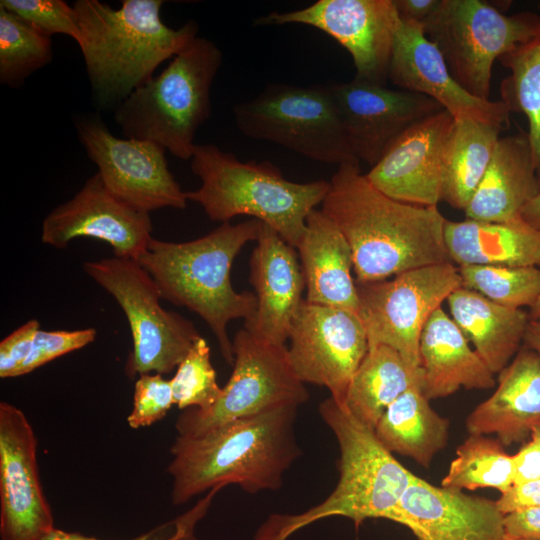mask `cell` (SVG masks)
Returning <instances> with one entry per match:
<instances>
[{
	"label": "cell",
	"mask_w": 540,
	"mask_h": 540,
	"mask_svg": "<svg viewBox=\"0 0 540 540\" xmlns=\"http://www.w3.org/2000/svg\"><path fill=\"white\" fill-rule=\"evenodd\" d=\"M0 6L49 36L64 34L80 41L76 11L63 0H1Z\"/></svg>",
	"instance_id": "cell-37"
},
{
	"label": "cell",
	"mask_w": 540,
	"mask_h": 540,
	"mask_svg": "<svg viewBox=\"0 0 540 540\" xmlns=\"http://www.w3.org/2000/svg\"><path fill=\"white\" fill-rule=\"evenodd\" d=\"M539 187L527 133L500 137L489 165L464 209L466 219L500 223L518 218Z\"/></svg>",
	"instance_id": "cell-26"
},
{
	"label": "cell",
	"mask_w": 540,
	"mask_h": 540,
	"mask_svg": "<svg viewBox=\"0 0 540 540\" xmlns=\"http://www.w3.org/2000/svg\"><path fill=\"white\" fill-rule=\"evenodd\" d=\"M39 330V322L31 319L18 327L0 342V377L19 376Z\"/></svg>",
	"instance_id": "cell-41"
},
{
	"label": "cell",
	"mask_w": 540,
	"mask_h": 540,
	"mask_svg": "<svg viewBox=\"0 0 540 540\" xmlns=\"http://www.w3.org/2000/svg\"><path fill=\"white\" fill-rule=\"evenodd\" d=\"M452 319L493 374L502 371L524 341L529 314L460 287L447 298Z\"/></svg>",
	"instance_id": "cell-28"
},
{
	"label": "cell",
	"mask_w": 540,
	"mask_h": 540,
	"mask_svg": "<svg viewBox=\"0 0 540 540\" xmlns=\"http://www.w3.org/2000/svg\"><path fill=\"white\" fill-rule=\"evenodd\" d=\"M418 383L422 385L421 370L410 368L396 350L386 345L369 347L342 407L374 429L388 406Z\"/></svg>",
	"instance_id": "cell-30"
},
{
	"label": "cell",
	"mask_w": 540,
	"mask_h": 540,
	"mask_svg": "<svg viewBox=\"0 0 540 540\" xmlns=\"http://www.w3.org/2000/svg\"><path fill=\"white\" fill-rule=\"evenodd\" d=\"M224 487L211 489L193 506L176 518L158 525L141 535L128 540H201L196 534L198 523L208 513L216 494ZM42 540H103L80 533L55 528Z\"/></svg>",
	"instance_id": "cell-38"
},
{
	"label": "cell",
	"mask_w": 540,
	"mask_h": 540,
	"mask_svg": "<svg viewBox=\"0 0 540 540\" xmlns=\"http://www.w3.org/2000/svg\"><path fill=\"white\" fill-rule=\"evenodd\" d=\"M540 422V354L523 345L499 372L495 392L468 416L473 435L496 434L503 446L524 441Z\"/></svg>",
	"instance_id": "cell-23"
},
{
	"label": "cell",
	"mask_w": 540,
	"mask_h": 540,
	"mask_svg": "<svg viewBox=\"0 0 540 540\" xmlns=\"http://www.w3.org/2000/svg\"><path fill=\"white\" fill-rule=\"evenodd\" d=\"M191 170L199 177L197 190L186 192L212 221L229 222L247 215L271 227L297 249L306 220L325 199L330 182L299 183L286 179L270 161H241L214 144H196Z\"/></svg>",
	"instance_id": "cell-6"
},
{
	"label": "cell",
	"mask_w": 540,
	"mask_h": 540,
	"mask_svg": "<svg viewBox=\"0 0 540 540\" xmlns=\"http://www.w3.org/2000/svg\"><path fill=\"white\" fill-rule=\"evenodd\" d=\"M502 128L454 118L443 158L442 200L464 210L492 158Z\"/></svg>",
	"instance_id": "cell-31"
},
{
	"label": "cell",
	"mask_w": 540,
	"mask_h": 540,
	"mask_svg": "<svg viewBox=\"0 0 540 540\" xmlns=\"http://www.w3.org/2000/svg\"><path fill=\"white\" fill-rule=\"evenodd\" d=\"M318 410L338 442V483L324 501L302 513L270 515L253 540H287L305 526L331 516L349 518L356 527L366 519L391 520L416 478L380 442L373 428L354 418L333 398L322 401Z\"/></svg>",
	"instance_id": "cell-5"
},
{
	"label": "cell",
	"mask_w": 540,
	"mask_h": 540,
	"mask_svg": "<svg viewBox=\"0 0 540 540\" xmlns=\"http://www.w3.org/2000/svg\"><path fill=\"white\" fill-rule=\"evenodd\" d=\"M402 22L424 27L437 12L441 0H393Z\"/></svg>",
	"instance_id": "cell-45"
},
{
	"label": "cell",
	"mask_w": 540,
	"mask_h": 540,
	"mask_svg": "<svg viewBox=\"0 0 540 540\" xmlns=\"http://www.w3.org/2000/svg\"><path fill=\"white\" fill-rule=\"evenodd\" d=\"M285 24L323 31L349 52L356 78L386 85L400 24L393 0H318L302 9L254 19L256 26Z\"/></svg>",
	"instance_id": "cell-15"
},
{
	"label": "cell",
	"mask_w": 540,
	"mask_h": 540,
	"mask_svg": "<svg viewBox=\"0 0 540 540\" xmlns=\"http://www.w3.org/2000/svg\"><path fill=\"white\" fill-rule=\"evenodd\" d=\"M415 384L401 394L385 410L374 431L391 452L410 457L428 467L442 450L449 436V420L435 412Z\"/></svg>",
	"instance_id": "cell-29"
},
{
	"label": "cell",
	"mask_w": 540,
	"mask_h": 540,
	"mask_svg": "<svg viewBox=\"0 0 540 540\" xmlns=\"http://www.w3.org/2000/svg\"><path fill=\"white\" fill-rule=\"evenodd\" d=\"M514 476L513 455L505 452L499 440L470 434L458 447L441 486L459 490L493 488L503 494L513 487Z\"/></svg>",
	"instance_id": "cell-33"
},
{
	"label": "cell",
	"mask_w": 540,
	"mask_h": 540,
	"mask_svg": "<svg viewBox=\"0 0 540 540\" xmlns=\"http://www.w3.org/2000/svg\"><path fill=\"white\" fill-rule=\"evenodd\" d=\"M173 404L170 380L156 373L140 375L135 382L127 423L133 429L150 426L164 418Z\"/></svg>",
	"instance_id": "cell-39"
},
{
	"label": "cell",
	"mask_w": 540,
	"mask_h": 540,
	"mask_svg": "<svg viewBox=\"0 0 540 540\" xmlns=\"http://www.w3.org/2000/svg\"><path fill=\"white\" fill-rule=\"evenodd\" d=\"M262 222L221 223L205 236L187 242L152 238L136 260L153 278L161 299L198 314L215 335L225 361L234 354L227 325L250 320L257 309L252 292H237L231 283L232 264L247 243L256 241Z\"/></svg>",
	"instance_id": "cell-4"
},
{
	"label": "cell",
	"mask_w": 540,
	"mask_h": 540,
	"mask_svg": "<svg viewBox=\"0 0 540 540\" xmlns=\"http://www.w3.org/2000/svg\"><path fill=\"white\" fill-rule=\"evenodd\" d=\"M249 265L257 309L250 320L244 321V329L266 342L285 345L305 288L297 252L262 223Z\"/></svg>",
	"instance_id": "cell-22"
},
{
	"label": "cell",
	"mask_w": 540,
	"mask_h": 540,
	"mask_svg": "<svg viewBox=\"0 0 540 540\" xmlns=\"http://www.w3.org/2000/svg\"><path fill=\"white\" fill-rule=\"evenodd\" d=\"M388 80L399 89L431 98L454 118L492 124L502 129L510 124V112L501 100L474 97L460 86L441 52L418 25L400 20Z\"/></svg>",
	"instance_id": "cell-19"
},
{
	"label": "cell",
	"mask_w": 540,
	"mask_h": 540,
	"mask_svg": "<svg viewBox=\"0 0 540 540\" xmlns=\"http://www.w3.org/2000/svg\"><path fill=\"white\" fill-rule=\"evenodd\" d=\"M462 287L497 304L530 308L540 297V269L535 266L461 265Z\"/></svg>",
	"instance_id": "cell-35"
},
{
	"label": "cell",
	"mask_w": 540,
	"mask_h": 540,
	"mask_svg": "<svg viewBox=\"0 0 540 540\" xmlns=\"http://www.w3.org/2000/svg\"><path fill=\"white\" fill-rule=\"evenodd\" d=\"M417 540H507L496 501L435 486L416 476L391 520Z\"/></svg>",
	"instance_id": "cell-21"
},
{
	"label": "cell",
	"mask_w": 540,
	"mask_h": 540,
	"mask_svg": "<svg viewBox=\"0 0 540 540\" xmlns=\"http://www.w3.org/2000/svg\"><path fill=\"white\" fill-rule=\"evenodd\" d=\"M419 358L421 388L428 400L449 396L461 387L489 389L495 385L494 374L441 307L423 327Z\"/></svg>",
	"instance_id": "cell-24"
},
{
	"label": "cell",
	"mask_w": 540,
	"mask_h": 540,
	"mask_svg": "<svg viewBox=\"0 0 540 540\" xmlns=\"http://www.w3.org/2000/svg\"><path fill=\"white\" fill-rule=\"evenodd\" d=\"M152 229L148 212L114 195L95 173L45 217L41 240L61 249L75 238H95L108 243L115 257L137 260L152 239Z\"/></svg>",
	"instance_id": "cell-18"
},
{
	"label": "cell",
	"mask_w": 540,
	"mask_h": 540,
	"mask_svg": "<svg viewBox=\"0 0 540 540\" xmlns=\"http://www.w3.org/2000/svg\"><path fill=\"white\" fill-rule=\"evenodd\" d=\"M359 317L369 347L396 350L413 370H420V335L432 313L456 289L461 277L452 262L411 269L391 279L358 283Z\"/></svg>",
	"instance_id": "cell-12"
},
{
	"label": "cell",
	"mask_w": 540,
	"mask_h": 540,
	"mask_svg": "<svg viewBox=\"0 0 540 540\" xmlns=\"http://www.w3.org/2000/svg\"><path fill=\"white\" fill-rule=\"evenodd\" d=\"M174 404L179 409L206 410L216 403L222 388L210 359V347L201 336L179 363L170 379Z\"/></svg>",
	"instance_id": "cell-36"
},
{
	"label": "cell",
	"mask_w": 540,
	"mask_h": 540,
	"mask_svg": "<svg viewBox=\"0 0 540 540\" xmlns=\"http://www.w3.org/2000/svg\"><path fill=\"white\" fill-rule=\"evenodd\" d=\"M52 58L51 36L0 6V83L20 88Z\"/></svg>",
	"instance_id": "cell-34"
},
{
	"label": "cell",
	"mask_w": 540,
	"mask_h": 540,
	"mask_svg": "<svg viewBox=\"0 0 540 540\" xmlns=\"http://www.w3.org/2000/svg\"><path fill=\"white\" fill-rule=\"evenodd\" d=\"M55 529L37 462V439L24 412L0 403V537L42 540Z\"/></svg>",
	"instance_id": "cell-16"
},
{
	"label": "cell",
	"mask_w": 540,
	"mask_h": 540,
	"mask_svg": "<svg viewBox=\"0 0 540 540\" xmlns=\"http://www.w3.org/2000/svg\"><path fill=\"white\" fill-rule=\"evenodd\" d=\"M529 317L531 320H540V297L530 308Z\"/></svg>",
	"instance_id": "cell-48"
},
{
	"label": "cell",
	"mask_w": 540,
	"mask_h": 540,
	"mask_svg": "<svg viewBox=\"0 0 540 540\" xmlns=\"http://www.w3.org/2000/svg\"><path fill=\"white\" fill-rule=\"evenodd\" d=\"M514 485L540 479V422L532 427L530 440L513 455Z\"/></svg>",
	"instance_id": "cell-42"
},
{
	"label": "cell",
	"mask_w": 540,
	"mask_h": 540,
	"mask_svg": "<svg viewBox=\"0 0 540 540\" xmlns=\"http://www.w3.org/2000/svg\"><path fill=\"white\" fill-rule=\"evenodd\" d=\"M454 117L445 109L405 131L366 173L386 196L408 204L437 206L443 195V158Z\"/></svg>",
	"instance_id": "cell-20"
},
{
	"label": "cell",
	"mask_w": 540,
	"mask_h": 540,
	"mask_svg": "<svg viewBox=\"0 0 540 540\" xmlns=\"http://www.w3.org/2000/svg\"><path fill=\"white\" fill-rule=\"evenodd\" d=\"M162 0H124L113 9L98 0H77L81 49L95 100L116 108L133 91L154 77L165 60L173 58L198 36L195 20L180 28L165 25Z\"/></svg>",
	"instance_id": "cell-3"
},
{
	"label": "cell",
	"mask_w": 540,
	"mask_h": 540,
	"mask_svg": "<svg viewBox=\"0 0 540 540\" xmlns=\"http://www.w3.org/2000/svg\"><path fill=\"white\" fill-rule=\"evenodd\" d=\"M297 251L305 279V300L359 315L351 248L336 224L321 210L309 214Z\"/></svg>",
	"instance_id": "cell-25"
},
{
	"label": "cell",
	"mask_w": 540,
	"mask_h": 540,
	"mask_svg": "<svg viewBox=\"0 0 540 540\" xmlns=\"http://www.w3.org/2000/svg\"><path fill=\"white\" fill-rule=\"evenodd\" d=\"M94 328L73 331L38 330L31 351L22 365L19 376L32 372L42 365L72 351L78 350L96 337Z\"/></svg>",
	"instance_id": "cell-40"
},
{
	"label": "cell",
	"mask_w": 540,
	"mask_h": 540,
	"mask_svg": "<svg viewBox=\"0 0 540 540\" xmlns=\"http://www.w3.org/2000/svg\"><path fill=\"white\" fill-rule=\"evenodd\" d=\"M520 218L529 226L540 230V187L520 211Z\"/></svg>",
	"instance_id": "cell-46"
},
{
	"label": "cell",
	"mask_w": 540,
	"mask_h": 540,
	"mask_svg": "<svg viewBox=\"0 0 540 540\" xmlns=\"http://www.w3.org/2000/svg\"><path fill=\"white\" fill-rule=\"evenodd\" d=\"M297 409L283 406L198 436L177 435L167 467L172 504L183 505L229 484L250 494L279 489L285 472L302 454L295 433Z\"/></svg>",
	"instance_id": "cell-2"
},
{
	"label": "cell",
	"mask_w": 540,
	"mask_h": 540,
	"mask_svg": "<svg viewBox=\"0 0 540 540\" xmlns=\"http://www.w3.org/2000/svg\"><path fill=\"white\" fill-rule=\"evenodd\" d=\"M75 126L88 157L98 167L97 173L114 195L148 213L186 207V192L170 172L162 146L118 138L94 114L78 118Z\"/></svg>",
	"instance_id": "cell-13"
},
{
	"label": "cell",
	"mask_w": 540,
	"mask_h": 540,
	"mask_svg": "<svg viewBox=\"0 0 540 540\" xmlns=\"http://www.w3.org/2000/svg\"><path fill=\"white\" fill-rule=\"evenodd\" d=\"M524 343L540 354V320H530L524 336Z\"/></svg>",
	"instance_id": "cell-47"
},
{
	"label": "cell",
	"mask_w": 540,
	"mask_h": 540,
	"mask_svg": "<svg viewBox=\"0 0 540 540\" xmlns=\"http://www.w3.org/2000/svg\"><path fill=\"white\" fill-rule=\"evenodd\" d=\"M507 540H540V506L504 515Z\"/></svg>",
	"instance_id": "cell-43"
},
{
	"label": "cell",
	"mask_w": 540,
	"mask_h": 540,
	"mask_svg": "<svg viewBox=\"0 0 540 540\" xmlns=\"http://www.w3.org/2000/svg\"><path fill=\"white\" fill-rule=\"evenodd\" d=\"M238 130L326 164L359 162L350 149L329 84H270L234 106Z\"/></svg>",
	"instance_id": "cell-8"
},
{
	"label": "cell",
	"mask_w": 540,
	"mask_h": 540,
	"mask_svg": "<svg viewBox=\"0 0 540 540\" xmlns=\"http://www.w3.org/2000/svg\"><path fill=\"white\" fill-rule=\"evenodd\" d=\"M321 211L346 238L356 282L393 277L428 265L452 262L444 239L447 219L437 206L394 200L376 189L359 162L338 166Z\"/></svg>",
	"instance_id": "cell-1"
},
{
	"label": "cell",
	"mask_w": 540,
	"mask_h": 540,
	"mask_svg": "<svg viewBox=\"0 0 540 540\" xmlns=\"http://www.w3.org/2000/svg\"><path fill=\"white\" fill-rule=\"evenodd\" d=\"M498 60L509 71L500 85L501 101L509 112L522 113L528 121L526 133L540 181V28Z\"/></svg>",
	"instance_id": "cell-32"
},
{
	"label": "cell",
	"mask_w": 540,
	"mask_h": 540,
	"mask_svg": "<svg viewBox=\"0 0 540 540\" xmlns=\"http://www.w3.org/2000/svg\"><path fill=\"white\" fill-rule=\"evenodd\" d=\"M291 365L304 383L326 387L344 405L350 382L369 349L358 314L303 299L289 334Z\"/></svg>",
	"instance_id": "cell-14"
},
{
	"label": "cell",
	"mask_w": 540,
	"mask_h": 540,
	"mask_svg": "<svg viewBox=\"0 0 540 540\" xmlns=\"http://www.w3.org/2000/svg\"><path fill=\"white\" fill-rule=\"evenodd\" d=\"M329 87L354 157L371 167L410 127L443 110L425 95L356 77Z\"/></svg>",
	"instance_id": "cell-17"
},
{
	"label": "cell",
	"mask_w": 540,
	"mask_h": 540,
	"mask_svg": "<svg viewBox=\"0 0 540 540\" xmlns=\"http://www.w3.org/2000/svg\"><path fill=\"white\" fill-rule=\"evenodd\" d=\"M233 370L221 395L206 410L188 408L175 424L179 436H198L224 423L283 406L306 403L309 392L295 373L285 345L240 329L232 340Z\"/></svg>",
	"instance_id": "cell-11"
},
{
	"label": "cell",
	"mask_w": 540,
	"mask_h": 540,
	"mask_svg": "<svg viewBox=\"0 0 540 540\" xmlns=\"http://www.w3.org/2000/svg\"><path fill=\"white\" fill-rule=\"evenodd\" d=\"M83 269L126 315L133 341L126 375H165L176 369L201 335L190 320L160 305L150 274L136 260L115 256L86 261Z\"/></svg>",
	"instance_id": "cell-10"
},
{
	"label": "cell",
	"mask_w": 540,
	"mask_h": 540,
	"mask_svg": "<svg viewBox=\"0 0 540 540\" xmlns=\"http://www.w3.org/2000/svg\"><path fill=\"white\" fill-rule=\"evenodd\" d=\"M540 15H506L497 4L481 0H441L422 28L441 52L453 78L474 97L490 100L495 60L530 40Z\"/></svg>",
	"instance_id": "cell-9"
},
{
	"label": "cell",
	"mask_w": 540,
	"mask_h": 540,
	"mask_svg": "<svg viewBox=\"0 0 540 540\" xmlns=\"http://www.w3.org/2000/svg\"><path fill=\"white\" fill-rule=\"evenodd\" d=\"M500 512L504 515L514 511L540 506V479L513 486L496 500Z\"/></svg>",
	"instance_id": "cell-44"
},
{
	"label": "cell",
	"mask_w": 540,
	"mask_h": 540,
	"mask_svg": "<svg viewBox=\"0 0 540 540\" xmlns=\"http://www.w3.org/2000/svg\"><path fill=\"white\" fill-rule=\"evenodd\" d=\"M444 239L451 261L459 266H540V230L520 216L500 223L446 220Z\"/></svg>",
	"instance_id": "cell-27"
},
{
	"label": "cell",
	"mask_w": 540,
	"mask_h": 540,
	"mask_svg": "<svg viewBox=\"0 0 540 540\" xmlns=\"http://www.w3.org/2000/svg\"><path fill=\"white\" fill-rule=\"evenodd\" d=\"M222 61L213 41L195 37L115 108L125 138L151 141L179 159H190L195 135L211 113L210 90Z\"/></svg>",
	"instance_id": "cell-7"
}]
</instances>
